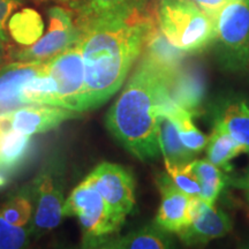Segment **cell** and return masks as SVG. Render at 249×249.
Returning <instances> with one entry per match:
<instances>
[{
  "label": "cell",
  "instance_id": "cell-21",
  "mask_svg": "<svg viewBox=\"0 0 249 249\" xmlns=\"http://www.w3.org/2000/svg\"><path fill=\"white\" fill-rule=\"evenodd\" d=\"M171 96L179 105L194 113L203 97L201 79L194 71H180L179 70L171 86Z\"/></svg>",
  "mask_w": 249,
  "mask_h": 249
},
{
  "label": "cell",
  "instance_id": "cell-25",
  "mask_svg": "<svg viewBox=\"0 0 249 249\" xmlns=\"http://www.w3.org/2000/svg\"><path fill=\"white\" fill-rule=\"evenodd\" d=\"M31 235H34L31 225H14L0 216V249L22 248L28 245Z\"/></svg>",
  "mask_w": 249,
  "mask_h": 249
},
{
  "label": "cell",
  "instance_id": "cell-7",
  "mask_svg": "<svg viewBox=\"0 0 249 249\" xmlns=\"http://www.w3.org/2000/svg\"><path fill=\"white\" fill-rule=\"evenodd\" d=\"M46 70L57 83L55 107L82 112L85 96V62L77 40L76 44L46 61Z\"/></svg>",
  "mask_w": 249,
  "mask_h": 249
},
{
  "label": "cell",
  "instance_id": "cell-22",
  "mask_svg": "<svg viewBox=\"0 0 249 249\" xmlns=\"http://www.w3.org/2000/svg\"><path fill=\"white\" fill-rule=\"evenodd\" d=\"M142 53L148 55L151 60L157 62L160 66L174 71L179 70L181 60L186 55V53L174 48L169 40L165 38L161 31L158 29L157 23L149 35Z\"/></svg>",
  "mask_w": 249,
  "mask_h": 249
},
{
  "label": "cell",
  "instance_id": "cell-9",
  "mask_svg": "<svg viewBox=\"0 0 249 249\" xmlns=\"http://www.w3.org/2000/svg\"><path fill=\"white\" fill-rule=\"evenodd\" d=\"M35 201V213L31 229L33 233L51 231L61 223L64 209L62 180L55 167H45L36 177L31 187Z\"/></svg>",
  "mask_w": 249,
  "mask_h": 249
},
{
  "label": "cell",
  "instance_id": "cell-4",
  "mask_svg": "<svg viewBox=\"0 0 249 249\" xmlns=\"http://www.w3.org/2000/svg\"><path fill=\"white\" fill-rule=\"evenodd\" d=\"M64 217H76L85 231V245L96 247L120 230L126 218L118 214L97 189L82 181L64 203Z\"/></svg>",
  "mask_w": 249,
  "mask_h": 249
},
{
  "label": "cell",
  "instance_id": "cell-16",
  "mask_svg": "<svg viewBox=\"0 0 249 249\" xmlns=\"http://www.w3.org/2000/svg\"><path fill=\"white\" fill-rule=\"evenodd\" d=\"M44 20L36 9L22 8L9 18L7 29L9 36L22 48L33 45L44 34Z\"/></svg>",
  "mask_w": 249,
  "mask_h": 249
},
{
  "label": "cell",
  "instance_id": "cell-12",
  "mask_svg": "<svg viewBox=\"0 0 249 249\" xmlns=\"http://www.w3.org/2000/svg\"><path fill=\"white\" fill-rule=\"evenodd\" d=\"M45 67L46 61H12L0 68V114L29 105L22 95L24 83Z\"/></svg>",
  "mask_w": 249,
  "mask_h": 249
},
{
  "label": "cell",
  "instance_id": "cell-15",
  "mask_svg": "<svg viewBox=\"0 0 249 249\" xmlns=\"http://www.w3.org/2000/svg\"><path fill=\"white\" fill-rule=\"evenodd\" d=\"M172 245L169 232L160 226H147L116 239H107L96 247L112 249H165Z\"/></svg>",
  "mask_w": 249,
  "mask_h": 249
},
{
  "label": "cell",
  "instance_id": "cell-29",
  "mask_svg": "<svg viewBox=\"0 0 249 249\" xmlns=\"http://www.w3.org/2000/svg\"><path fill=\"white\" fill-rule=\"evenodd\" d=\"M191 1L195 2L196 5L200 6L203 11L210 14L211 17L216 18L219 14V12L229 4V2L233 1V0H191Z\"/></svg>",
  "mask_w": 249,
  "mask_h": 249
},
{
  "label": "cell",
  "instance_id": "cell-17",
  "mask_svg": "<svg viewBox=\"0 0 249 249\" xmlns=\"http://www.w3.org/2000/svg\"><path fill=\"white\" fill-rule=\"evenodd\" d=\"M31 136L14 129H0V170L9 177L26 160Z\"/></svg>",
  "mask_w": 249,
  "mask_h": 249
},
{
  "label": "cell",
  "instance_id": "cell-33",
  "mask_svg": "<svg viewBox=\"0 0 249 249\" xmlns=\"http://www.w3.org/2000/svg\"><path fill=\"white\" fill-rule=\"evenodd\" d=\"M245 192H246V198H247V201L249 203V189H248V191H245Z\"/></svg>",
  "mask_w": 249,
  "mask_h": 249
},
{
  "label": "cell",
  "instance_id": "cell-3",
  "mask_svg": "<svg viewBox=\"0 0 249 249\" xmlns=\"http://www.w3.org/2000/svg\"><path fill=\"white\" fill-rule=\"evenodd\" d=\"M154 12L158 29L183 53L202 51L216 39L217 18L191 0H157Z\"/></svg>",
  "mask_w": 249,
  "mask_h": 249
},
{
  "label": "cell",
  "instance_id": "cell-6",
  "mask_svg": "<svg viewBox=\"0 0 249 249\" xmlns=\"http://www.w3.org/2000/svg\"><path fill=\"white\" fill-rule=\"evenodd\" d=\"M49 28L46 34L26 48L12 49L11 59L14 61H48L54 55L76 44L80 30L74 22L73 14L61 6L49 8Z\"/></svg>",
  "mask_w": 249,
  "mask_h": 249
},
{
  "label": "cell",
  "instance_id": "cell-1",
  "mask_svg": "<svg viewBox=\"0 0 249 249\" xmlns=\"http://www.w3.org/2000/svg\"><path fill=\"white\" fill-rule=\"evenodd\" d=\"M85 62L82 112L97 108L116 95L142 55L156 27L149 0H130L108 13L77 17Z\"/></svg>",
  "mask_w": 249,
  "mask_h": 249
},
{
  "label": "cell",
  "instance_id": "cell-30",
  "mask_svg": "<svg viewBox=\"0 0 249 249\" xmlns=\"http://www.w3.org/2000/svg\"><path fill=\"white\" fill-rule=\"evenodd\" d=\"M227 185L234 187L238 189H244L248 191L249 189V169L246 170L241 176L234 177V178H227Z\"/></svg>",
  "mask_w": 249,
  "mask_h": 249
},
{
  "label": "cell",
  "instance_id": "cell-2",
  "mask_svg": "<svg viewBox=\"0 0 249 249\" xmlns=\"http://www.w3.org/2000/svg\"><path fill=\"white\" fill-rule=\"evenodd\" d=\"M177 71L160 66L142 53L135 71L107 112L108 130L140 160H151L160 154V110L171 95Z\"/></svg>",
  "mask_w": 249,
  "mask_h": 249
},
{
  "label": "cell",
  "instance_id": "cell-18",
  "mask_svg": "<svg viewBox=\"0 0 249 249\" xmlns=\"http://www.w3.org/2000/svg\"><path fill=\"white\" fill-rule=\"evenodd\" d=\"M207 157L211 163L229 172L232 169L230 161L236 156L245 152V149L239 142L225 132L222 127L214 124L213 130L208 138Z\"/></svg>",
  "mask_w": 249,
  "mask_h": 249
},
{
  "label": "cell",
  "instance_id": "cell-11",
  "mask_svg": "<svg viewBox=\"0 0 249 249\" xmlns=\"http://www.w3.org/2000/svg\"><path fill=\"white\" fill-rule=\"evenodd\" d=\"M231 230V219L223 210L205 203L200 197H192L191 223L178 235L183 244L200 245L222 238Z\"/></svg>",
  "mask_w": 249,
  "mask_h": 249
},
{
  "label": "cell",
  "instance_id": "cell-27",
  "mask_svg": "<svg viewBox=\"0 0 249 249\" xmlns=\"http://www.w3.org/2000/svg\"><path fill=\"white\" fill-rule=\"evenodd\" d=\"M130 0H76L71 7L77 11V17H95L113 12Z\"/></svg>",
  "mask_w": 249,
  "mask_h": 249
},
{
  "label": "cell",
  "instance_id": "cell-32",
  "mask_svg": "<svg viewBox=\"0 0 249 249\" xmlns=\"http://www.w3.org/2000/svg\"><path fill=\"white\" fill-rule=\"evenodd\" d=\"M37 1H54V2H59V4H71L73 5L76 0H37Z\"/></svg>",
  "mask_w": 249,
  "mask_h": 249
},
{
  "label": "cell",
  "instance_id": "cell-31",
  "mask_svg": "<svg viewBox=\"0 0 249 249\" xmlns=\"http://www.w3.org/2000/svg\"><path fill=\"white\" fill-rule=\"evenodd\" d=\"M11 52L12 49L7 46V42L0 38V68L8 64V60L11 59Z\"/></svg>",
  "mask_w": 249,
  "mask_h": 249
},
{
  "label": "cell",
  "instance_id": "cell-28",
  "mask_svg": "<svg viewBox=\"0 0 249 249\" xmlns=\"http://www.w3.org/2000/svg\"><path fill=\"white\" fill-rule=\"evenodd\" d=\"M24 0H0V38L8 42V36L6 34L9 18L17 9L22 7Z\"/></svg>",
  "mask_w": 249,
  "mask_h": 249
},
{
  "label": "cell",
  "instance_id": "cell-14",
  "mask_svg": "<svg viewBox=\"0 0 249 249\" xmlns=\"http://www.w3.org/2000/svg\"><path fill=\"white\" fill-rule=\"evenodd\" d=\"M158 142L164 156L166 171L185 166L194 160L195 152L187 149L180 140L179 133L170 118L161 116L158 127Z\"/></svg>",
  "mask_w": 249,
  "mask_h": 249
},
{
  "label": "cell",
  "instance_id": "cell-10",
  "mask_svg": "<svg viewBox=\"0 0 249 249\" xmlns=\"http://www.w3.org/2000/svg\"><path fill=\"white\" fill-rule=\"evenodd\" d=\"M79 114V112L53 105L29 104L0 114V129H14L31 136L49 132Z\"/></svg>",
  "mask_w": 249,
  "mask_h": 249
},
{
  "label": "cell",
  "instance_id": "cell-19",
  "mask_svg": "<svg viewBox=\"0 0 249 249\" xmlns=\"http://www.w3.org/2000/svg\"><path fill=\"white\" fill-rule=\"evenodd\" d=\"M189 166L200 182V198L205 203L213 205L224 186L227 183L229 177L225 174V171L216 166L209 160H193L189 163Z\"/></svg>",
  "mask_w": 249,
  "mask_h": 249
},
{
  "label": "cell",
  "instance_id": "cell-5",
  "mask_svg": "<svg viewBox=\"0 0 249 249\" xmlns=\"http://www.w3.org/2000/svg\"><path fill=\"white\" fill-rule=\"evenodd\" d=\"M217 54L231 71L249 68V0H233L217 17Z\"/></svg>",
  "mask_w": 249,
  "mask_h": 249
},
{
  "label": "cell",
  "instance_id": "cell-24",
  "mask_svg": "<svg viewBox=\"0 0 249 249\" xmlns=\"http://www.w3.org/2000/svg\"><path fill=\"white\" fill-rule=\"evenodd\" d=\"M31 188L14 195L0 207V216L14 225L24 226L33 218Z\"/></svg>",
  "mask_w": 249,
  "mask_h": 249
},
{
  "label": "cell",
  "instance_id": "cell-13",
  "mask_svg": "<svg viewBox=\"0 0 249 249\" xmlns=\"http://www.w3.org/2000/svg\"><path fill=\"white\" fill-rule=\"evenodd\" d=\"M158 186L161 202L156 225L169 233H179L191 223L192 197L173 185L169 174L158 180Z\"/></svg>",
  "mask_w": 249,
  "mask_h": 249
},
{
  "label": "cell",
  "instance_id": "cell-8",
  "mask_svg": "<svg viewBox=\"0 0 249 249\" xmlns=\"http://www.w3.org/2000/svg\"><path fill=\"white\" fill-rule=\"evenodd\" d=\"M83 181L97 189L120 216L126 218L135 208V180L121 165L107 161L99 164Z\"/></svg>",
  "mask_w": 249,
  "mask_h": 249
},
{
  "label": "cell",
  "instance_id": "cell-23",
  "mask_svg": "<svg viewBox=\"0 0 249 249\" xmlns=\"http://www.w3.org/2000/svg\"><path fill=\"white\" fill-rule=\"evenodd\" d=\"M22 95L27 104H48L55 107L57 83L50 75L46 67L24 83Z\"/></svg>",
  "mask_w": 249,
  "mask_h": 249
},
{
  "label": "cell",
  "instance_id": "cell-26",
  "mask_svg": "<svg viewBox=\"0 0 249 249\" xmlns=\"http://www.w3.org/2000/svg\"><path fill=\"white\" fill-rule=\"evenodd\" d=\"M173 185L180 191L189 195L191 197H200L201 186L197 177L193 172L189 164L185 166L174 167L172 170L166 171Z\"/></svg>",
  "mask_w": 249,
  "mask_h": 249
},
{
  "label": "cell",
  "instance_id": "cell-20",
  "mask_svg": "<svg viewBox=\"0 0 249 249\" xmlns=\"http://www.w3.org/2000/svg\"><path fill=\"white\" fill-rule=\"evenodd\" d=\"M230 134L249 154V105L245 102L231 104L214 123Z\"/></svg>",
  "mask_w": 249,
  "mask_h": 249
}]
</instances>
